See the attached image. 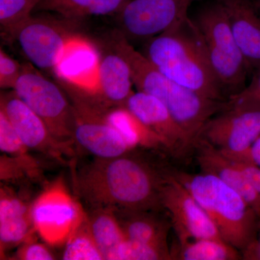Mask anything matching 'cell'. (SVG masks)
<instances>
[{
  "label": "cell",
  "mask_w": 260,
  "mask_h": 260,
  "mask_svg": "<svg viewBox=\"0 0 260 260\" xmlns=\"http://www.w3.org/2000/svg\"><path fill=\"white\" fill-rule=\"evenodd\" d=\"M172 174L203 207L225 242L241 252L257 238L260 218L237 191L212 174Z\"/></svg>",
  "instance_id": "obj_4"
},
{
  "label": "cell",
  "mask_w": 260,
  "mask_h": 260,
  "mask_svg": "<svg viewBox=\"0 0 260 260\" xmlns=\"http://www.w3.org/2000/svg\"><path fill=\"white\" fill-rule=\"evenodd\" d=\"M232 159V158H231ZM260 198V166L250 160L232 159Z\"/></svg>",
  "instance_id": "obj_30"
},
{
  "label": "cell",
  "mask_w": 260,
  "mask_h": 260,
  "mask_svg": "<svg viewBox=\"0 0 260 260\" xmlns=\"http://www.w3.org/2000/svg\"><path fill=\"white\" fill-rule=\"evenodd\" d=\"M260 136V108L225 109L205 123L198 138L231 158H241Z\"/></svg>",
  "instance_id": "obj_10"
},
{
  "label": "cell",
  "mask_w": 260,
  "mask_h": 260,
  "mask_svg": "<svg viewBox=\"0 0 260 260\" xmlns=\"http://www.w3.org/2000/svg\"><path fill=\"white\" fill-rule=\"evenodd\" d=\"M23 71V64L0 49V88L14 89Z\"/></svg>",
  "instance_id": "obj_28"
},
{
  "label": "cell",
  "mask_w": 260,
  "mask_h": 260,
  "mask_svg": "<svg viewBox=\"0 0 260 260\" xmlns=\"http://www.w3.org/2000/svg\"><path fill=\"white\" fill-rule=\"evenodd\" d=\"M234 159H240V160L248 159V160H250L251 161L255 162L257 165L260 166V136L251 146L250 150L248 152V153H246V155L242 157V158Z\"/></svg>",
  "instance_id": "obj_32"
},
{
  "label": "cell",
  "mask_w": 260,
  "mask_h": 260,
  "mask_svg": "<svg viewBox=\"0 0 260 260\" xmlns=\"http://www.w3.org/2000/svg\"><path fill=\"white\" fill-rule=\"evenodd\" d=\"M87 221L104 259L113 260L116 249L125 240L115 214L107 210H89Z\"/></svg>",
  "instance_id": "obj_21"
},
{
  "label": "cell",
  "mask_w": 260,
  "mask_h": 260,
  "mask_svg": "<svg viewBox=\"0 0 260 260\" xmlns=\"http://www.w3.org/2000/svg\"><path fill=\"white\" fill-rule=\"evenodd\" d=\"M13 91L44 121L54 138L71 150L74 143V111L59 83L44 76L30 62L25 63Z\"/></svg>",
  "instance_id": "obj_6"
},
{
  "label": "cell",
  "mask_w": 260,
  "mask_h": 260,
  "mask_svg": "<svg viewBox=\"0 0 260 260\" xmlns=\"http://www.w3.org/2000/svg\"><path fill=\"white\" fill-rule=\"evenodd\" d=\"M0 109L8 116L19 138L30 150L63 161L70 149L57 141L44 121L24 104L14 91L1 95Z\"/></svg>",
  "instance_id": "obj_12"
},
{
  "label": "cell",
  "mask_w": 260,
  "mask_h": 260,
  "mask_svg": "<svg viewBox=\"0 0 260 260\" xmlns=\"http://www.w3.org/2000/svg\"><path fill=\"white\" fill-rule=\"evenodd\" d=\"M23 243L17 252V257L23 260H52L55 259L49 249L44 245L30 240Z\"/></svg>",
  "instance_id": "obj_29"
},
{
  "label": "cell",
  "mask_w": 260,
  "mask_h": 260,
  "mask_svg": "<svg viewBox=\"0 0 260 260\" xmlns=\"http://www.w3.org/2000/svg\"><path fill=\"white\" fill-rule=\"evenodd\" d=\"M158 210L114 213L126 240L169 248L168 235L172 226L159 216Z\"/></svg>",
  "instance_id": "obj_18"
},
{
  "label": "cell",
  "mask_w": 260,
  "mask_h": 260,
  "mask_svg": "<svg viewBox=\"0 0 260 260\" xmlns=\"http://www.w3.org/2000/svg\"><path fill=\"white\" fill-rule=\"evenodd\" d=\"M125 107L164 140L172 155L181 156L193 148L189 135L156 98L143 92H133Z\"/></svg>",
  "instance_id": "obj_13"
},
{
  "label": "cell",
  "mask_w": 260,
  "mask_h": 260,
  "mask_svg": "<svg viewBox=\"0 0 260 260\" xmlns=\"http://www.w3.org/2000/svg\"><path fill=\"white\" fill-rule=\"evenodd\" d=\"M135 150L113 158L94 157L75 169V194L89 210L125 213L164 209L162 189L169 172Z\"/></svg>",
  "instance_id": "obj_1"
},
{
  "label": "cell",
  "mask_w": 260,
  "mask_h": 260,
  "mask_svg": "<svg viewBox=\"0 0 260 260\" xmlns=\"http://www.w3.org/2000/svg\"><path fill=\"white\" fill-rule=\"evenodd\" d=\"M249 70L260 68V15L251 0H218Z\"/></svg>",
  "instance_id": "obj_15"
},
{
  "label": "cell",
  "mask_w": 260,
  "mask_h": 260,
  "mask_svg": "<svg viewBox=\"0 0 260 260\" xmlns=\"http://www.w3.org/2000/svg\"><path fill=\"white\" fill-rule=\"evenodd\" d=\"M65 244L62 259H104L89 229L87 213L85 219L71 234Z\"/></svg>",
  "instance_id": "obj_23"
},
{
  "label": "cell",
  "mask_w": 260,
  "mask_h": 260,
  "mask_svg": "<svg viewBox=\"0 0 260 260\" xmlns=\"http://www.w3.org/2000/svg\"><path fill=\"white\" fill-rule=\"evenodd\" d=\"M30 213L36 232L53 246L66 244L86 213L61 183L44 191L32 203Z\"/></svg>",
  "instance_id": "obj_8"
},
{
  "label": "cell",
  "mask_w": 260,
  "mask_h": 260,
  "mask_svg": "<svg viewBox=\"0 0 260 260\" xmlns=\"http://www.w3.org/2000/svg\"><path fill=\"white\" fill-rule=\"evenodd\" d=\"M106 117L132 148L168 152L164 140L125 107L109 108L106 112Z\"/></svg>",
  "instance_id": "obj_19"
},
{
  "label": "cell",
  "mask_w": 260,
  "mask_h": 260,
  "mask_svg": "<svg viewBox=\"0 0 260 260\" xmlns=\"http://www.w3.org/2000/svg\"><path fill=\"white\" fill-rule=\"evenodd\" d=\"M82 22L64 18L30 16L20 24L10 40L16 41L29 62L55 74L68 50L85 38L77 31Z\"/></svg>",
  "instance_id": "obj_7"
},
{
  "label": "cell",
  "mask_w": 260,
  "mask_h": 260,
  "mask_svg": "<svg viewBox=\"0 0 260 260\" xmlns=\"http://www.w3.org/2000/svg\"><path fill=\"white\" fill-rule=\"evenodd\" d=\"M259 230H260V219H259Z\"/></svg>",
  "instance_id": "obj_34"
},
{
  "label": "cell",
  "mask_w": 260,
  "mask_h": 260,
  "mask_svg": "<svg viewBox=\"0 0 260 260\" xmlns=\"http://www.w3.org/2000/svg\"><path fill=\"white\" fill-rule=\"evenodd\" d=\"M112 44L131 70L138 91L156 98L187 133L194 145L200 131L210 118L225 109V102L212 100L181 86L154 68L119 30Z\"/></svg>",
  "instance_id": "obj_3"
},
{
  "label": "cell",
  "mask_w": 260,
  "mask_h": 260,
  "mask_svg": "<svg viewBox=\"0 0 260 260\" xmlns=\"http://www.w3.org/2000/svg\"><path fill=\"white\" fill-rule=\"evenodd\" d=\"M193 20L223 92H229L231 95L240 91L246 86L249 68L238 47L223 7L218 1L207 5Z\"/></svg>",
  "instance_id": "obj_5"
},
{
  "label": "cell",
  "mask_w": 260,
  "mask_h": 260,
  "mask_svg": "<svg viewBox=\"0 0 260 260\" xmlns=\"http://www.w3.org/2000/svg\"><path fill=\"white\" fill-rule=\"evenodd\" d=\"M173 259L172 251L169 248L124 241L114 253L113 260H158Z\"/></svg>",
  "instance_id": "obj_25"
},
{
  "label": "cell",
  "mask_w": 260,
  "mask_h": 260,
  "mask_svg": "<svg viewBox=\"0 0 260 260\" xmlns=\"http://www.w3.org/2000/svg\"><path fill=\"white\" fill-rule=\"evenodd\" d=\"M142 54L160 73L181 86L212 100L226 101L199 30L190 18L147 40Z\"/></svg>",
  "instance_id": "obj_2"
},
{
  "label": "cell",
  "mask_w": 260,
  "mask_h": 260,
  "mask_svg": "<svg viewBox=\"0 0 260 260\" xmlns=\"http://www.w3.org/2000/svg\"><path fill=\"white\" fill-rule=\"evenodd\" d=\"M161 203L179 244L194 239H223L208 213L172 172H169L162 186Z\"/></svg>",
  "instance_id": "obj_11"
},
{
  "label": "cell",
  "mask_w": 260,
  "mask_h": 260,
  "mask_svg": "<svg viewBox=\"0 0 260 260\" xmlns=\"http://www.w3.org/2000/svg\"><path fill=\"white\" fill-rule=\"evenodd\" d=\"M0 150L13 158L24 160H34L29 154V149L23 144L12 125L8 116L0 109Z\"/></svg>",
  "instance_id": "obj_26"
},
{
  "label": "cell",
  "mask_w": 260,
  "mask_h": 260,
  "mask_svg": "<svg viewBox=\"0 0 260 260\" xmlns=\"http://www.w3.org/2000/svg\"><path fill=\"white\" fill-rule=\"evenodd\" d=\"M130 0H41L35 11L52 12L82 22L93 16L116 15Z\"/></svg>",
  "instance_id": "obj_20"
},
{
  "label": "cell",
  "mask_w": 260,
  "mask_h": 260,
  "mask_svg": "<svg viewBox=\"0 0 260 260\" xmlns=\"http://www.w3.org/2000/svg\"><path fill=\"white\" fill-rule=\"evenodd\" d=\"M254 108H260V68L256 70L249 85L238 93L229 95L225 102V109Z\"/></svg>",
  "instance_id": "obj_27"
},
{
  "label": "cell",
  "mask_w": 260,
  "mask_h": 260,
  "mask_svg": "<svg viewBox=\"0 0 260 260\" xmlns=\"http://www.w3.org/2000/svg\"><path fill=\"white\" fill-rule=\"evenodd\" d=\"M0 245L1 253L31 239L36 232L30 207L8 189L0 194Z\"/></svg>",
  "instance_id": "obj_17"
},
{
  "label": "cell",
  "mask_w": 260,
  "mask_h": 260,
  "mask_svg": "<svg viewBox=\"0 0 260 260\" xmlns=\"http://www.w3.org/2000/svg\"><path fill=\"white\" fill-rule=\"evenodd\" d=\"M134 86L131 70L113 44L98 56L93 95L108 108L125 107Z\"/></svg>",
  "instance_id": "obj_14"
},
{
  "label": "cell",
  "mask_w": 260,
  "mask_h": 260,
  "mask_svg": "<svg viewBox=\"0 0 260 260\" xmlns=\"http://www.w3.org/2000/svg\"><path fill=\"white\" fill-rule=\"evenodd\" d=\"M173 259L181 260H237L242 254L234 246L223 239H194L179 244L172 251Z\"/></svg>",
  "instance_id": "obj_22"
},
{
  "label": "cell",
  "mask_w": 260,
  "mask_h": 260,
  "mask_svg": "<svg viewBox=\"0 0 260 260\" xmlns=\"http://www.w3.org/2000/svg\"><path fill=\"white\" fill-rule=\"evenodd\" d=\"M254 5H255L256 9L259 12L260 15V0H253Z\"/></svg>",
  "instance_id": "obj_33"
},
{
  "label": "cell",
  "mask_w": 260,
  "mask_h": 260,
  "mask_svg": "<svg viewBox=\"0 0 260 260\" xmlns=\"http://www.w3.org/2000/svg\"><path fill=\"white\" fill-rule=\"evenodd\" d=\"M198 0H130L116 14L119 31L130 39L160 35L189 18L191 5Z\"/></svg>",
  "instance_id": "obj_9"
},
{
  "label": "cell",
  "mask_w": 260,
  "mask_h": 260,
  "mask_svg": "<svg viewBox=\"0 0 260 260\" xmlns=\"http://www.w3.org/2000/svg\"><path fill=\"white\" fill-rule=\"evenodd\" d=\"M194 148L202 172L212 174L237 191L260 218V198L232 159L205 140L198 138Z\"/></svg>",
  "instance_id": "obj_16"
},
{
  "label": "cell",
  "mask_w": 260,
  "mask_h": 260,
  "mask_svg": "<svg viewBox=\"0 0 260 260\" xmlns=\"http://www.w3.org/2000/svg\"><path fill=\"white\" fill-rule=\"evenodd\" d=\"M41 0H0L2 32L10 39L19 25L30 18Z\"/></svg>",
  "instance_id": "obj_24"
},
{
  "label": "cell",
  "mask_w": 260,
  "mask_h": 260,
  "mask_svg": "<svg viewBox=\"0 0 260 260\" xmlns=\"http://www.w3.org/2000/svg\"><path fill=\"white\" fill-rule=\"evenodd\" d=\"M242 259L260 260V237L256 238L246 249L241 251Z\"/></svg>",
  "instance_id": "obj_31"
}]
</instances>
